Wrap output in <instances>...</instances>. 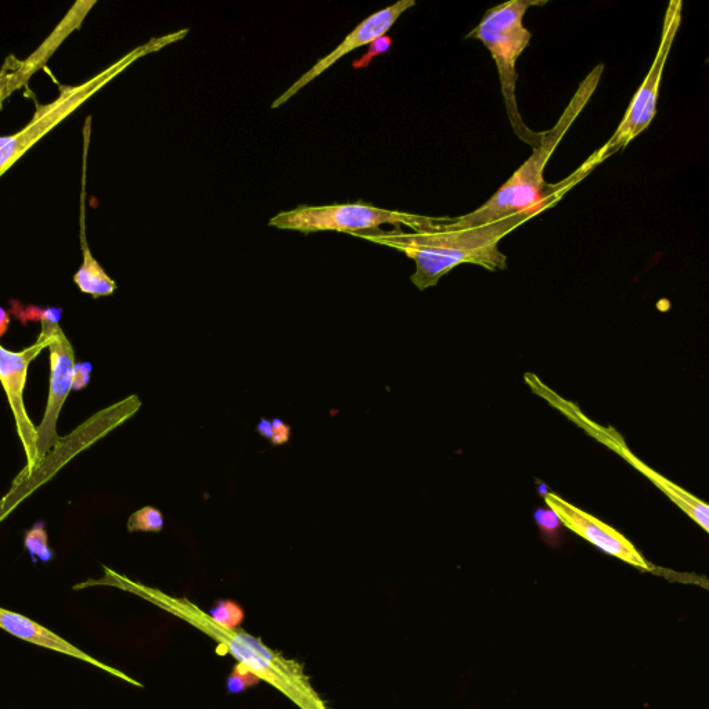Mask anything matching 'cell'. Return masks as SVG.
Listing matches in <instances>:
<instances>
[{"instance_id":"cb8c5ba5","label":"cell","mask_w":709,"mask_h":709,"mask_svg":"<svg viewBox=\"0 0 709 709\" xmlns=\"http://www.w3.org/2000/svg\"><path fill=\"white\" fill-rule=\"evenodd\" d=\"M7 325H9V315L0 308V336L5 333Z\"/></svg>"},{"instance_id":"e0dca14e","label":"cell","mask_w":709,"mask_h":709,"mask_svg":"<svg viewBox=\"0 0 709 709\" xmlns=\"http://www.w3.org/2000/svg\"><path fill=\"white\" fill-rule=\"evenodd\" d=\"M208 614L218 624L228 626V628H239V624L244 618L243 608L232 600H219Z\"/></svg>"},{"instance_id":"5b68a950","label":"cell","mask_w":709,"mask_h":709,"mask_svg":"<svg viewBox=\"0 0 709 709\" xmlns=\"http://www.w3.org/2000/svg\"><path fill=\"white\" fill-rule=\"evenodd\" d=\"M189 30L175 32L168 37L153 39L146 45L132 50L127 56L122 57L113 66L106 68L102 73L77 86H60V95L55 102L49 104L37 103V111L27 127L21 131L12 133L9 136H0V178L13 167L21 157L27 153L31 147L37 145L43 136L48 135L53 128H56L61 121L66 120L68 115L74 113L86 100L91 99L103 86L113 81L118 74L127 70L132 63L140 57L157 52V50L171 45L172 42L179 41L186 37Z\"/></svg>"},{"instance_id":"7a4b0ae2","label":"cell","mask_w":709,"mask_h":709,"mask_svg":"<svg viewBox=\"0 0 709 709\" xmlns=\"http://www.w3.org/2000/svg\"><path fill=\"white\" fill-rule=\"evenodd\" d=\"M603 71V64L590 71L588 77L579 85L577 93L568 103L557 124L550 131L543 132L541 143L532 149V156L487 203L463 217L448 218V221L439 225V228L448 230L480 228L524 212L541 214L542 211L556 204L564 193L586 178L590 172L581 167L565 181L549 185L545 181V168L572 122L577 120L582 110L588 106L589 100L592 99L593 93L600 84Z\"/></svg>"},{"instance_id":"44dd1931","label":"cell","mask_w":709,"mask_h":709,"mask_svg":"<svg viewBox=\"0 0 709 709\" xmlns=\"http://www.w3.org/2000/svg\"><path fill=\"white\" fill-rule=\"evenodd\" d=\"M273 439L271 444L273 446H282L289 444L291 438V427L289 424L284 423L283 420L273 419Z\"/></svg>"},{"instance_id":"7402d4cb","label":"cell","mask_w":709,"mask_h":709,"mask_svg":"<svg viewBox=\"0 0 709 709\" xmlns=\"http://www.w3.org/2000/svg\"><path fill=\"white\" fill-rule=\"evenodd\" d=\"M91 381V367L88 365H75L73 390H84Z\"/></svg>"},{"instance_id":"9a60e30c","label":"cell","mask_w":709,"mask_h":709,"mask_svg":"<svg viewBox=\"0 0 709 709\" xmlns=\"http://www.w3.org/2000/svg\"><path fill=\"white\" fill-rule=\"evenodd\" d=\"M24 546L32 559H39L42 563H49L55 557L50 549L48 532L43 523L35 524L30 531L25 532Z\"/></svg>"},{"instance_id":"8992f818","label":"cell","mask_w":709,"mask_h":709,"mask_svg":"<svg viewBox=\"0 0 709 709\" xmlns=\"http://www.w3.org/2000/svg\"><path fill=\"white\" fill-rule=\"evenodd\" d=\"M448 218H428L406 212L383 210L374 205L336 204L323 207H298L293 211L277 214L269 221L273 228L294 232H338L358 235L361 232H379L380 226H408L413 232L434 230Z\"/></svg>"},{"instance_id":"2e32d148","label":"cell","mask_w":709,"mask_h":709,"mask_svg":"<svg viewBox=\"0 0 709 709\" xmlns=\"http://www.w3.org/2000/svg\"><path fill=\"white\" fill-rule=\"evenodd\" d=\"M165 525L164 514L153 506H146L135 511L128 520V532H158L163 531Z\"/></svg>"},{"instance_id":"603a6c76","label":"cell","mask_w":709,"mask_h":709,"mask_svg":"<svg viewBox=\"0 0 709 709\" xmlns=\"http://www.w3.org/2000/svg\"><path fill=\"white\" fill-rule=\"evenodd\" d=\"M257 433L265 438L266 441L272 442L273 439V426L272 421L269 419H261L258 421L257 427H255Z\"/></svg>"},{"instance_id":"30bf717a","label":"cell","mask_w":709,"mask_h":709,"mask_svg":"<svg viewBox=\"0 0 709 709\" xmlns=\"http://www.w3.org/2000/svg\"><path fill=\"white\" fill-rule=\"evenodd\" d=\"M545 502L550 510L556 513L560 523L570 531L581 536L600 549L601 552L617 557V559L625 561V563L633 565L642 570H651V565L639 553L635 545L629 542L621 532L603 523L599 518L586 513L578 507L565 502L563 498L557 496L556 493H546Z\"/></svg>"},{"instance_id":"3957f363","label":"cell","mask_w":709,"mask_h":709,"mask_svg":"<svg viewBox=\"0 0 709 709\" xmlns=\"http://www.w3.org/2000/svg\"><path fill=\"white\" fill-rule=\"evenodd\" d=\"M536 215V212H524L480 228L448 230L439 228V223L434 230L403 233L397 229L355 236L395 248L415 261L416 272L410 280L424 291L437 286L442 277L463 264L481 266L492 272L505 271L507 258L499 250L500 240Z\"/></svg>"},{"instance_id":"ffe728a7","label":"cell","mask_w":709,"mask_h":709,"mask_svg":"<svg viewBox=\"0 0 709 709\" xmlns=\"http://www.w3.org/2000/svg\"><path fill=\"white\" fill-rule=\"evenodd\" d=\"M391 46L392 39L388 37V35L376 39V41L370 43L366 55L362 56L361 59L355 60L354 63H352V67H354V70H361V68L369 67L370 63H372L377 56L387 53L388 50L391 49Z\"/></svg>"},{"instance_id":"ba28073f","label":"cell","mask_w":709,"mask_h":709,"mask_svg":"<svg viewBox=\"0 0 709 709\" xmlns=\"http://www.w3.org/2000/svg\"><path fill=\"white\" fill-rule=\"evenodd\" d=\"M59 312L49 309L42 313V329L50 337V385L48 403L41 424L37 426L38 442L37 452L39 466L45 462L52 449L60 445L61 438L57 433V423L64 402L73 391L75 351L73 344L68 340L59 325Z\"/></svg>"},{"instance_id":"7c38bea8","label":"cell","mask_w":709,"mask_h":709,"mask_svg":"<svg viewBox=\"0 0 709 709\" xmlns=\"http://www.w3.org/2000/svg\"><path fill=\"white\" fill-rule=\"evenodd\" d=\"M0 629L10 633V635L19 637V639L24 640V642L32 643L35 644V646L43 647V649L57 651V653L70 655V657L77 658V660L88 662L89 665L103 669V671L110 673V675L115 676V678L124 680V682L129 683V685L143 687L142 683L131 678L127 673L118 671V669L97 661L96 658L79 650L78 647L73 646V644L64 640L63 637L56 635L55 632L43 628L42 625L37 624V622L32 621L30 618L24 617V615L13 613V611L5 610V608L2 607H0Z\"/></svg>"},{"instance_id":"8fae6325","label":"cell","mask_w":709,"mask_h":709,"mask_svg":"<svg viewBox=\"0 0 709 709\" xmlns=\"http://www.w3.org/2000/svg\"><path fill=\"white\" fill-rule=\"evenodd\" d=\"M415 5V0H401V2H397L390 7H385V9L380 10V12L367 17V19L359 24L330 55H327L325 59L319 60L308 73L302 75L293 86H290V89H287L282 96L277 97L275 102L272 103V109H279L280 106L289 102L291 97L297 95L301 89L311 84L313 79L325 73L326 70H329L334 63L343 59L349 52H354L355 49L362 48V46H369L370 43L376 41V39L385 37V34L397 23L399 17H401L403 13L408 12V10L412 9Z\"/></svg>"},{"instance_id":"ac0fdd59","label":"cell","mask_w":709,"mask_h":709,"mask_svg":"<svg viewBox=\"0 0 709 709\" xmlns=\"http://www.w3.org/2000/svg\"><path fill=\"white\" fill-rule=\"evenodd\" d=\"M535 521L538 524L539 529H541L543 538L547 542H552L554 545V539L559 538L561 524L559 517L552 510L539 509L535 511Z\"/></svg>"},{"instance_id":"9c48e42d","label":"cell","mask_w":709,"mask_h":709,"mask_svg":"<svg viewBox=\"0 0 709 709\" xmlns=\"http://www.w3.org/2000/svg\"><path fill=\"white\" fill-rule=\"evenodd\" d=\"M50 337L41 330L38 340L23 351L13 352L0 345V384L6 392L7 401L12 409L17 434L23 445L25 459V477L30 478L39 469L37 452L38 433L27 409H25L24 390L27 383L28 367L48 349Z\"/></svg>"},{"instance_id":"d6986e66","label":"cell","mask_w":709,"mask_h":709,"mask_svg":"<svg viewBox=\"0 0 709 709\" xmlns=\"http://www.w3.org/2000/svg\"><path fill=\"white\" fill-rule=\"evenodd\" d=\"M258 682H261V680L253 672L248 671L246 667L239 664L230 673L228 680H226V686H228L230 693H241V691L247 690L248 687L257 685Z\"/></svg>"},{"instance_id":"52a82bcc","label":"cell","mask_w":709,"mask_h":709,"mask_svg":"<svg viewBox=\"0 0 709 709\" xmlns=\"http://www.w3.org/2000/svg\"><path fill=\"white\" fill-rule=\"evenodd\" d=\"M682 7L680 0H672L665 12L664 24H662V35L660 48L653 61L649 74L644 78L639 91L633 96L631 106L628 107L621 124L611 136L610 140L597 150L592 157L582 165L586 171L592 172L597 165L614 156L619 150L625 149L637 135L646 131L657 114L658 92L662 73L671 52L673 41L678 34L680 24H682Z\"/></svg>"},{"instance_id":"277c9868","label":"cell","mask_w":709,"mask_h":709,"mask_svg":"<svg viewBox=\"0 0 709 709\" xmlns=\"http://www.w3.org/2000/svg\"><path fill=\"white\" fill-rule=\"evenodd\" d=\"M543 5H546V2L511 0L503 5L492 7L485 13L481 23L466 35V39H477L484 43L485 48L491 53L498 70L511 128L517 138L532 149L541 143L543 132H535L528 128L518 110L516 66L532 39V32L524 25L525 14L529 7Z\"/></svg>"},{"instance_id":"6da1fadb","label":"cell","mask_w":709,"mask_h":709,"mask_svg":"<svg viewBox=\"0 0 709 709\" xmlns=\"http://www.w3.org/2000/svg\"><path fill=\"white\" fill-rule=\"evenodd\" d=\"M106 577L100 581H88L74 586L75 590L88 586L107 585L125 590L142 597L165 613L182 619L186 624L199 629L218 643V654H230L239 664L254 673L262 682L275 687L300 709H329L318 691L313 689L304 665L266 646L262 639L250 635L240 628H228L218 624L210 614L201 610L186 597L169 596L161 590L149 588L142 583L122 577L110 568L104 567Z\"/></svg>"},{"instance_id":"5bb4252c","label":"cell","mask_w":709,"mask_h":709,"mask_svg":"<svg viewBox=\"0 0 709 709\" xmlns=\"http://www.w3.org/2000/svg\"><path fill=\"white\" fill-rule=\"evenodd\" d=\"M81 246L84 262L75 273L74 282L79 290L93 298L109 297L117 290V284L107 275L103 266L93 258L85 235V211H81Z\"/></svg>"},{"instance_id":"4fadbf2b","label":"cell","mask_w":709,"mask_h":709,"mask_svg":"<svg viewBox=\"0 0 709 709\" xmlns=\"http://www.w3.org/2000/svg\"><path fill=\"white\" fill-rule=\"evenodd\" d=\"M597 438H607L600 439V441L604 442V444H607L608 446H611L613 451L618 452L619 455L624 456L633 467H636L637 470L642 471V473L646 475L650 481H653L654 484L657 485V488H660L673 503H676L680 509L685 511L691 520L696 521V523L700 525L705 532L709 531V507L707 503L701 502V500L697 499L696 496L686 492L685 489L678 487V485L668 481L667 478L655 473V471L651 470L650 467H647L646 464L640 462L635 455H632V453L628 451V448H626V445L622 442V439H619V437H617L618 439H615L614 437H611L608 431H606V433L597 435Z\"/></svg>"}]
</instances>
